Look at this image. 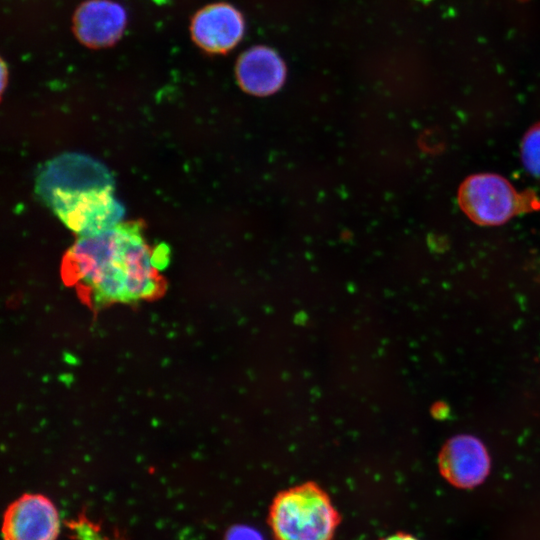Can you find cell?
<instances>
[{"label":"cell","mask_w":540,"mask_h":540,"mask_svg":"<svg viewBox=\"0 0 540 540\" xmlns=\"http://www.w3.org/2000/svg\"><path fill=\"white\" fill-rule=\"evenodd\" d=\"M168 262L169 248L152 245L144 223L130 221L80 236L66 251L61 272L90 302L131 303L160 295V272Z\"/></svg>","instance_id":"6da1fadb"},{"label":"cell","mask_w":540,"mask_h":540,"mask_svg":"<svg viewBox=\"0 0 540 540\" xmlns=\"http://www.w3.org/2000/svg\"><path fill=\"white\" fill-rule=\"evenodd\" d=\"M36 191L73 232L88 236L119 224L124 206L114 195L112 174L100 162L66 153L41 170Z\"/></svg>","instance_id":"7a4b0ae2"},{"label":"cell","mask_w":540,"mask_h":540,"mask_svg":"<svg viewBox=\"0 0 540 540\" xmlns=\"http://www.w3.org/2000/svg\"><path fill=\"white\" fill-rule=\"evenodd\" d=\"M340 521L329 495L314 482L278 493L268 515L275 540H333Z\"/></svg>","instance_id":"3957f363"},{"label":"cell","mask_w":540,"mask_h":540,"mask_svg":"<svg viewBox=\"0 0 540 540\" xmlns=\"http://www.w3.org/2000/svg\"><path fill=\"white\" fill-rule=\"evenodd\" d=\"M463 212L479 225H500L512 217L540 208L532 192H519L500 175L481 173L468 177L459 188Z\"/></svg>","instance_id":"277c9868"},{"label":"cell","mask_w":540,"mask_h":540,"mask_svg":"<svg viewBox=\"0 0 540 540\" xmlns=\"http://www.w3.org/2000/svg\"><path fill=\"white\" fill-rule=\"evenodd\" d=\"M60 519L54 504L40 494H25L4 514V540H56Z\"/></svg>","instance_id":"5b68a950"},{"label":"cell","mask_w":540,"mask_h":540,"mask_svg":"<svg viewBox=\"0 0 540 540\" xmlns=\"http://www.w3.org/2000/svg\"><path fill=\"white\" fill-rule=\"evenodd\" d=\"M194 41L211 53H225L236 47L245 33L241 12L228 3H215L201 9L193 18Z\"/></svg>","instance_id":"8992f818"},{"label":"cell","mask_w":540,"mask_h":540,"mask_svg":"<svg viewBox=\"0 0 540 540\" xmlns=\"http://www.w3.org/2000/svg\"><path fill=\"white\" fill-rule=\"evenodd\" d=\"M489 466L485 446L471 435L452 437L442 446L439 454L441 474L457 487L478 485L487 476Z\"/></svg>","instance_id":"52a82bcc"},{"label":"cell","mask_w":540,"mask_h":540,"mask_svg":"<svg viewBox=\"0 0 540 540\" xmlns=\"http://www.w3.org/2000/svg\"><path fill=\"white\" fill-rule=\"evenodd\" d=\"M286 65L281 56L267 46H254L239 57L236 76L240 87L254 96H268L278 91L286 79Z\"/></svg>","instance_id":"ba28073f"},{"label":"cell","mask_w":540,"mask_h":540,"mask_svg":"<svg viewBox=\"0 0 540 540\" xmlns=\"http://www.w3.org/2000/svg\"><path fill=\"white\" fill-rule=\"evenodd\" d=\"M126 24V13L110 0L83 3L74 17V30L79 40L90 47H104L117 41Z\"/></svg>","instance_id":"9c48e42d"},{"label":"cell","mask_w":540,"mask_h":540,"mask_svg":"<svg viewBox=\"0 0 540 540\" xmlns=\"http://www.w3.org/2000/svg\"><path fill=\"white\" fill-rule=\"evenodd\" d=\"M521 159L529 173L540 176V122L524 135L521 142Z\"/></svg>","instance_id":"30bf717a"},{"label":"cell","mask_w":540,"mask_h":540,"mask_svg":"<svg viewBox=\"0 0 540 540\" xmlns=\"http://www.w3.org/2000/svg\"><path fill=\"white\" fill-rule=\"evenodd\" d=\"M75 540H106L99 529L87 518L80 516L68 523Z\"/></svg>","instance_id":"8fae6325"},{"label":"cell","mask_w":540,"mask_h":540,"mask_svg":"<svg viewBox=\"0 0 540 540\" xmlns=\"http://www.w3.org/2000/svg\"><path fill=\"white\" fill-rule=\"evenodd\" d=\"M224 540H264L262 535L253 527L234 525L225 533Z\"/></svg>","instance_id":"7c38bea8"},{"label":"cell","mask_w":540,"mask_h":540,"mask_svg":"<svg viewBox=\"0 0 540 540\" xmlns=\"http://www.w3.org/2000/svg\"><path fill=\"white\" fill-rule=\"evenodd\" d=\"M382 540H417L412 535L405 534V533H396L393 535H390L386 538H383Z\"/></svg>","instance_id":"4fadbf2b"}]
</instances>
